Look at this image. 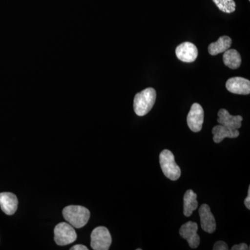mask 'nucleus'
I'll return each instance as SVG.
<instances>
[{"instance_id":"4","label":"nucleus","mask_w":250,"mask_h":250,"mask_svg":"<svg viewBox=\"0 0 250 250\" xmlns=\"http://www.w3.org/2000/svg\"><path fill=\"white\" fill-rule=\"evenodd\" d=\"M76 231L70 224L61 223L54 228V241L58 246H67L76 241Z\"/></svg>"},{"instance_id":"6","label":"nucleus","mask_w":250,"mask_h":250,"mask_svg":"<svg viewBox=\"0 0 250 250\" xmlns=\"http://www.w3.org/2000/svg\"><path fill=\"white\" fill-rule=\"evenodd\" d=\"M204 118L205 113L203 108L200 104L194 103L187 116V123L190 129L193 132H199L201 131L203 126Z\"/></svg>"},{"instance_id":"19","label":"nucleus","mask_w":250,"mask_h":250,"mask_svg":"<svg viewBox=\"0 0 250 250\" xmlns=\"http://www.w3.org/2000/svg\"><path fill=\"white\" fill-rule=\"evenodd\" d=\"M231 250H250V248H248V245H246V243H241L239 245H236V246H233L232 248H231Z\"/></svg>"},{"instance_id":"22","label":"nucleus","mask_w":250,"mask_h":250,"mask_svg":"<svg viewBox=\"0 0 250 250\" xmlns=\"http://www.w3.org/2000/svg\"><path fill=\"white\" fill-rule=\"evenodd\" d=\"M249 1H250V0H249Z\"/></svg>"},{"instance_id":"12","label":"nucleus","mask_w":250,"mask_h":250,"mask_svg":"<svg viewBox=\"0 0 250 250\" xmlns=\"http://www.w3.org/2000/svg\"><path fill=\"white\" fill-rule=\"evenodd\" d=\"M218 123L233 129H238L241 127L243 118L241 116H231L228 110L222 108L218 113Z\"/></svg>"},{"instance_id":"14","label":"nucleus","mask_w":250,"mask_h":250,"mask_svg":"<svg viewBox=\"0 0 250 250\" xmlns=\"http://www.w3.org/2000/svg\"><path fill=\"white\" fill-rule=\"evenodd\" d=\"M232 40L228 36H223L219 38L216 42H211L208 47V53L212 56H216L223 53L225 51L230 49Z\"/></svg>"},{"instance_id":"18","label":"nucleus","mask_w":250,"mask_h":250,"mask_svg":"<svg viewBox=\"0 0 250 250\" xmlns=\"http://www.w3.org/2000/svg\"><path fill=\"white\" fill-rule=\"evenodd\" d=\"M213 250H229L228 246L227 243L223 241H218L215 243L213 246Z\"/></svg>"},{"instance_id":"20","label":"nucleus","mask_w":250,"mask_h":250,"mask_svg":"<svg viewBox=\"0 0 250 250\" xmlns=\"http://www.w3.org/2000/svg\"><path fill=\"white\" fill-rule=\"evenodd\" d=\"M245 205L247 207L248 210L250 209V187L248 188V197H246V200L244 201Z\"/></svg>"},{"instance_id":"3","label":"nucleus","mask_w":250,"mask_h":250,"mask_svg":"<svg viewBox=\"0 0 250 250\" xmlns=\"http://www.w3.org/2000/svg\"><path fill=\"white\" fill-rule=\"evenodd\" d=\"M161 169L164 175L170 180H177L180 177L182 171L176 164L174 154L168 149H164L159 156Z\"/></svg>"},{"instance_id":"15","label":"nucleus","mask_w":250,"mask_h":250,"mask_svg":"<svg viewBox=\"0 0 250 250\" xmlns=\"http://www.w3.org/2000/svg\"><path fill=\"white\" fill-rule=\"evenodd\" d=\"M224 64L231 70H236L241 65V56L234 49H229L223 54Z\"/></svg>"},{"instance_id":"21","label":"nucleus","mask_w":250,"mask_h":250,"mask_svg":"<svg viewBox=\"0 0 250 250\" xmlns=\"http://www.w3.org/2000/svg\"><path fill=\"white\" fill-rule=\"evenodd\" d=\"M71 250H88V248L83 245H76L72 248H70Z\"/></svg>"},{"instance_id":"8","label":"nucleus","mask_w":250,"mask_h":250,"mask_svg":"<svg viewBox=\"0 0 250 250\" xmlns=\"http://www.w3.org/2000/svg\"><path fill=\"white\" fill-rule=\"evenodd\" d=\"M177 58L184 62H195L198 56V50L196 46L190 42H184L177 46L175 50Z\"/></svg>"},{"instance_id":"17","label":"nucleus","mask_w":250,"mask_h":250,"mask_svg":"<svg viewBox=\"0 0 250 250\" xmlns=\"http://www.w3.org/2000/svg\"><path fill=\"white\" fill-rule=\"evenodd\" d=\"M220 11L226 14H231L236 11V4L234 0H213Z\"/></svg>"},{"instance_id":"13","label":"nucleus","mask_w":250,"mask_h":250,"mask_svg":"<svg viewBox=\"0 0 250 250\" xmlns=\"http://www.w3.org/2000/svg\"><path fill=\"white\" fill-rule=\"evenodd\" d=\"M213 135V141L215 143H220L226 138L236 139L239 136L240 132L238 129H233L225 125H219L214 126L212 129Z\"/></svg>"},{"instance_id":"9","label":"nucleus","mask_w":250,"mask_h":250,"mask_svg":"<svg viewBox=\"0 0 250 250\" xmlns=\"http://www.w3.org/2000/svg\"><path fill=\"white\" fill-rule=\"evenodd\" d=\"M228 91L237 95H249L250 81L243 77H236L229 79L226 83Z\"/></svg>"},{"instance_id":"10","label":"nucleus","mask_w":250,"mask_h":250,"mask_svg":"<svg viewBox=\"0 0 250 250\" xmlns=\"http://www.w3.org/2000/svg\"><path fill=\"white\" fill-rule=\"evenodd\" d=\"M202 229L206 232L212 233L216 229V223L209 206L204 204L199 209Z\"/></svg>"},{"instance_id":"16","label":"nucleus","mask_w":250,"mask_h":250,"mask_svg":"<svg viewBox=\"0 0 250 250\" xmlns=\"http://www.w3.org/2000/svg\"><path fill=\"white\" fill-rule=\"evenodd\" d=\"M197 195L192 190H188L184 197V214L185 216L190 217L192 212L196 210L198 207L197 201Z\"/></svg>"},{"instance_id":"1","label":"nucleus","mask_w":250,"mask_h":250,"mask_svg":"<svg viewBox=\"0 0 250 250\" xmlns=\"http://www.w3.org/2000/svg\"><path fill=\"white\" fill-rule=\"evenodd\" d=\"M156 99V92L153 88H147L135 95L134 109L137 116H144L151 111Z\"/></svg>"},{"instance_id":"2","label":"nucleus","mask_w":250,"mask_h":250,"mask_svg":"<svg viewBox=\"0 0 250 250\" xmlns=\"http://www.w3.org/2000/svg\"><path fill=\"white\" fill-rule=\"evenodd\" d=\"M62 215L67 223L74 228L80 229L84 227L90 218V211L82 206L70 205L65 207Z\"/></svg>"},{"instance_id":"5","label":"nucleus","mask_w":250,"mask_h":250,"mask_svg":"<svg viewBox=\"0 0 250 250\" xmlns=\"http://www.w3.org/2000/svg\"><path fill=\"white\" fill-rule=\"evenodd\" d=\"M112 243L111 233L105 227H98L91 233L90 246L94 250H108Z\"/></svg>"},{"instance_id":"11","label":"nucleus","mask_w":250,"mask_h":250,"mask_svg":"<svg viewBox=\"0 0 250 250\" xmlns=\"http://www.w3.org/2000/svg\"><path fill=\"white\" fill-rule=\"evenodd\" d=\"M18 200L17 197L11 192L0 193V207L6 215H14L17 210Z\"/></svg>"},{"instance_id":"7","label":"nucleus","mask_w":250,"mask_h":250,"mask_svg":"<svg viewBox=\"0 0 250 250\" xmlns=\"http://www.w3.org/2000/svg\"><path fill=\"white\" fill-rule=\"evenodd\" d=\"M198 226L196 223L189 221L184 224L179 229V234L187 240L189 246L191 248H198L200 244V238L197 234Z\"/></svg>"}]
</instances>
